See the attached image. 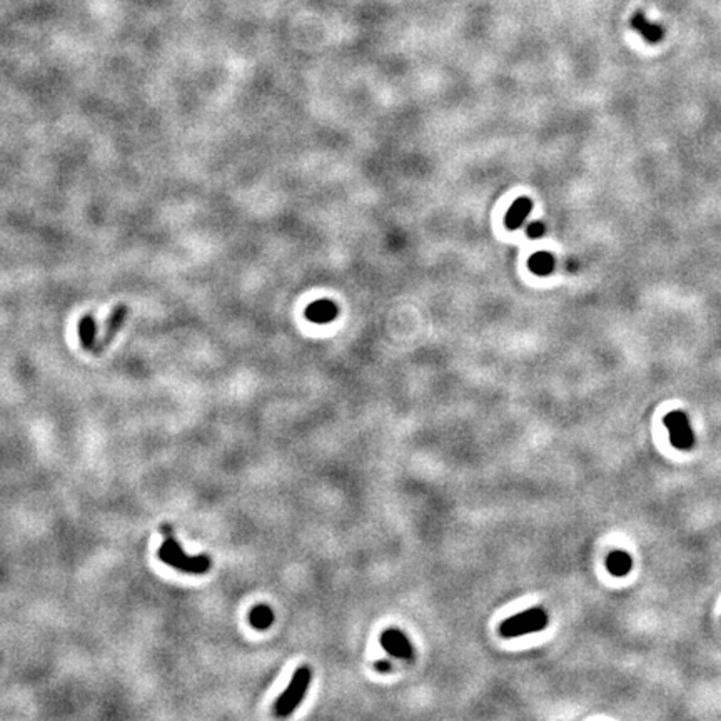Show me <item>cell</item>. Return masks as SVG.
<instances>
[{"label":"cell","mask_w":721,"mask_h":721,"mask_svg":"<svg viewBox=\"0 0 721 721\" xmlns=\"http://www.w3.org/2000/svg\"><path fill=\"white\" fill-rule=\"evenodd\" d=\"M157 556L162 562L173 566V568L182 571V573L189 574H205L210 570V558L205 555L199 556H189L184 553V549L180 548V544L175 541V538L169 536L164 543L161 544L159 551H157Z\"/></svg>","instance_id":"obj_1"},{"label":"cell","mask_w":721,"mask_h":721,"mask_svg":"<svg viewBox=\"0 0 721 721\" xmlns=\"http://www.w3.org/2000/svg\"><path fill=\"white\" fill-rule=\"evenodd\" d=\"M548 623L549 616L546 611L543 608H530L501 623L499 635L503 638H518V636L543 631Z\"/></svg>","instance_id":"obj_2"},{"label":"cell","mask_w":721,"mask_h":721,"mask_svg":"<svg viewBox=\"0 0 721 721\" xmlns=\"http://www.w3.org/2000/svg\"><path fill=\"white\" fill-rule=\"evenodd\" d=\"M312 673L309 666H301L297 668V671L292 675L291 683L285 688V692L281 694L274 705V713L276 716H281V718H285L291 713L296 711V708L301 705V701L304 700V694L307 689H309Z\"/></svg>","instance_id":"obj_3"},{"label":"cell","mask_w":721,"mask_h":721,"mask_svg":"<svg viewBox=\"0 0 721 721\" xmlns=\"http://www.w3.org/2000/svg\"><path fill=\"white\" fill-rule=\"evenodd\" d=\"M663 423L670 431V443L673 447L681 451L692 450L694 446V433L689 426L688 416L683 411L668 412Z\"/></svg>","instance_id":"obj_4"},{"label":"cell","mask_w":721,"mask_h":721,"mask_svg":"<svg viewBox=\"0 0 721 721\" xmlns=\"http://www.w3.org/2000/svg\"><path fill=\"white\" fill-rule=\"evenodd\" d=\"M381 645L382 648L389 654H393L394 658L412 659V656H415V649H412L411 641L407 640V636L404 635L403 631L396 630V628H389V630L382 633Z\"/></svg>","instance_id":"obj_5"},{"label":"cell","mask_w":721,"mask_h":721,"mask_svg":"<svg viewBox=\"0 0 721 721\" xmlns=\"http://www.w3.org/2000/svg\"><path fill=\"white\" fill-rule=\"evenodd\" d=\"M127 312H129V309H127L126 304L116 306V309L112 311V314L109 316L107 323H105L104 337L97 342V346H95L94 354H100V353H102V351L107 349V346L111 344L114 337H116V334L121 331L122 326H124L126 318H127Z\"/></svg>","instance_id":"obj_6"},{"label":"cell","mask_w":721,"mask_h":721,"mask_svg":"<svg viewBox=\"0 0 721 721\" xmlns=\"http://www.w3.org/2000/svg\"><path fill=\"white\" fill-rule=\"evenodd\" d=\"M337 304L329 299H319L311 302L306 309V318L314 324H329L337 318Z\"/></svg>","instance_id":"obj_7"},{"label":"cell","mask_w":721,"mask_h":721,"mask_svg":"<svg viewBox=\"0 0 721 721\" xmlns=\"http://www.w3.org/2000/svg\"><path fill=\"white\" fill-rule=\"evenodd\" d=\"M631 27L638 32L648 43H659L665 37V30L659 24H653L646 19L643 12H636L631 17Z\"/></svg>","instance_id":"obj_8"},{"label":"cell","mask_w":721,"mask_h":721,"mask_svg":"<svg viewBox=\"0 0 721 721\" xmlns=\"http://www.w3.org/2000/svg\"><path fill=\"white\" fill-rule=\"evenodd\" d=\"M531 209H533V202H531L530 197H520L513 202L511 208L508 209L506 217H504V226L508 227L509 231H516L525 224L526 217L530 215Z\"/></svg>","instance_id":"obj_9"},{"label":"cell","mask_w":721,"mask_h":721,"mask_svg":"<svg viewBox=\"0 0 721 721\" xmlns=\"http://www.w3.org/2000/svg\"><path fill=\"white\" fill-rule=\"evenodd\" d=\"M79 337H81V344L86 351H90L94 353L95 346H97V324H95V319L92 318L90 314H86L83 318L79 321Z\"/></svg>","instance_id":"obj_10"},{"label":"cell","mask_w":721,"mask_h":721,"mask_svg":"<svg viewBox=\"0 0 721 721\" xmlns=\"http://www.w3.org/2000/svg\"><path fill=\"white\" fill-rule=\"evenodd\" d=\"M556 259L551 252H546V250H539V252L533 254L527 261V267L533 274L539 276V278H544V276L551 274L555 271Z\"/></svg>","instance_id":"obj_11"},{"label":"cell","mask_w":721,"mask_h":721,"mask_svg":"<svg viewBox=\"0 0 721 721\" xmlns=\"http://www.w3.org/2000/svg\"><path fill=\"white\" fill-rule=\"evenodd\" d=\"M606 568L613 576L621 578V576H626L631 571L633 560L626 551L618 549V551L609 553L608 558H606Z\"/></svg>","instance_id":"obj_12"},{"label":"cell","mask_w":721,"mask_h":721,"mask_svg":"<svg viewBox=\"0 0 721 721\" xmlns=\"http://www.w3.org/2000/svg\"><path fill=\"white\" fill-rule=\"evenodd\" d=\"M249 623L252 624V628H256L259 631L267 630V628H271L272 623H274V611H272L271 606L259 605L256 608L250 609Z\"/></svg>","instance_id":"obj_13"},{"label":"cell","mask_w":721,"mask_h":721,"mask_svg":"<svg viewBox=\"0 0 721 721\" xmlns=\"http://www.w3.org/2000/svg\"><path fill=\"white\" fill-rule=\"evenodd\" d=\"M544 232H546V227H544V224L539 221L527 224V227H526V234H527V237H531V239H538V237L544 236Z\"/></svg>","instance_id":"obj_14"},{"label":"cell","mask_w":721,"mask_h":721,"mask_svg":"<svg viewBox=\"0 0 721 721\" xmlns=\"http://www.w3.org/2000/svg\"><path fill=\"white\" fill-rule=\"evenodd\" d=\"M376 670L377 671H389L391 665L388 661H379V663H376Z\"/></svg>","instance_id":"obj_15"}]
</instances>
